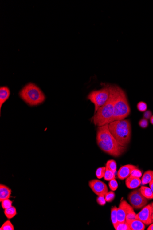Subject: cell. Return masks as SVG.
Here are the masks:
<instances>
[{"mask_svg":"<svg viewBox=\"0 0 153 230\" xmlns=\"http://www.w3.org/2000/svg\"><path fill=\"white\" fill-rule=\"evenodd\" d=\"M98 146L102 151L113 157L122 156L127 147L120 145L109 131L108 125L98 127L96 134Z\"/></svg>","mask_w":153,"mask_h":230,"instance_id":"1","label":"cell"},{"mask_svg":"<svg viewBox=\"0 0 153 230\" xmlns=\"http://www.w3.org/2000/svg\"><path fill=\"white\" fill-rule=\"evenodd\" d=\"M114 101L113 121L125 119L131 113L126 94L117 86L109 85Z\"/></svg>","mask_w":153,"mask_h":230,"instance_id":"2","label":"cell"},{"mask_svg":"<svg viewBox=\"0 0 153 230\" xmlns=\"http://www.w3.org/2000/svg\"><path fill=\"white\" fill-rule=\"evenodd\" d=\"M109 131L118 143L128 147L131 136V127L129 119L115 120L108 125Z\"/></svg>","mask_w":153,"mask_h":230,"instance_id":"3","label":"cell"},{"mask_svg":"<svg viewBox=\"0 0 153 230\" xmlns=\"http://www.w3.org/2000/svg\"><path fill=\"white\" fill-rule=\"evenodd\" d=\"M19 97L30 106L39 105L44 102L45 96L39 87L33 83H28L21 90Z\"/></svg>","mask_w":153,"mask_h":230,"instance_id":"4","label":"cell"},{"mask_svg":"<svg viewBox=\"0 0 153 230\" xmlns=\"http://www.w3.org/2000/svg\"><path fill=\"white\" fill-rule=\"evenodd\" d=\"M114 101L110 91L109 100L104 105L100 107L92 118L93 123L97 127L109 125L113 121Z\"/></svg>","mask_w":153,"mask_h":230,"instance_id":"5","label":"cell"},{"mask_svg":"<svg viewBox=\"0 0 153 230\" xmlns=\"http://www.w3.org/2000/svg\"><path fill=\"white\" fill-rule=\"evenodd\" d=\"M102 88L98 90H94L88 95V100H89L95 106V112L104 104L110 98V91L109 84L104 85Z\"/></svg>","mask_w":153,"mask_h":230,"instance_id":"6","label":"cell"},{"mask_svg":"<svg viewBox=\"0 0 153 230\" xmlns=\"http://www.w3.org/2000/svg\"><path fill=\"white\" fill-rule=\"evenodd\" d=\"M128 199L131 205L136 209L143 208L147 204L149 200L142 194L140 188L134 189L128 195Z\"/></svg>","mask_w":153,"mask_h":230,"instance_id":"7","label":"cell"},{"mask_svg":"<svg viewBox=\"0 0 153 230\" xmlns=\"http://www.w3.org/2000/svg\"><path fill=\"white\" fill-rule=\"evenodd\" d=\"M133 210V208L130 204L125 200L122 199L119 206L117 207V218L118 222L124 223L128 213Z\"/></svg>","mask_w":153,"mask_h":230,"instance_id":"8","label":"cell"},{"mask_svg":"<svg viewBox=\"0 0 153 230\" xmlns=\"http://www.w3.org/2000/svg\"><path fill=\"white\" fill-rule=\"evenodd\" d=\"M88 185L93 192L98 196H104L109 192L106 184L98 179L90 180Z\"/></svg>","mask_w":153,"mask_h":230,"instance_id":"9","label":"cell"},{"mask_svg":"<svg viewBox=\"0 0 153 230\" xmlns=\"http://www.w3.org/2000/svg\"><path fill=\"white\" fill-rule=\"evenodd\" d=\"M136 219L142 221L145 226H149L153 223L151 204H148L143 208L142 209L136 214Z\"/></svg>","mask_w":153,"mask_h":230,"instance_id":"10","label":"cell"},{"mask_svg":"<svg viewBox=\"0 0 153 230\" xmlns=\"http://www.w3.org/2000/svg\"><path fill=\"white\" fill-rule=\"evenodd\" d=\"M138 168V166L132 164H127L122 166L117 172V177L121 180L126 179L130 176L131 172L134 169Z\"/></svg>","mask_w":153,"mask_h":230,"instance_id":"11","label":"cell"},{"mask_svg":"<svg viewBox=\"0 0 153 230\" xmlns=\"http://www.w3.org/2000/svg\"><path fill=\"white\" fill-rule=\"evenodd\" d=\"M126 222L128 225L131 230H144L145 229V225L139 220L135 219L126 220Z\"/></svg>","mask_w":153,"mask_h":230,"instance_id":"12","label":"cell"},{"mask_svg":"<svg viewBox=\"0 0 153 230\" xmlns=\"http://www.w3.org/2000/svg\"><path fill=\"white\" fill-rule=\"evenodd\" d=\"M126 186L130 189H134L141 185V180L140 178L130 176L126 179Z\"/></svg>","mask_w":153,"mask_h":230,"instance_id":"13","label":"cell"},{"mask_svg":"<svg viewBox=\"0 0 153 230\" xmlns=\"http://www.w3.org/2000/svg\"><path fill=\"white\" fill-rule=\"evenodd\" d=\"M10 95V91L9 88L6 86L0 87V109L5 102L9 99Z\"/></svg>","mask_w":153,"mask_h":230,"instance_id":"14","label":"cell"},{"mask_svg":"<svg viewBox=\"0 0 153 230\" xmlns=\"http://www.w3.org/2000/svg\"><path fill=\"white\" fill-rule=\"evenodd\" d=\"M12 191L10 188L5 185H0V202L6 199H9L11 197Z\"/></svg>","mask_w":153,"mask_h":230,"instance_id":"15","label":"cell"},{"mask_svg":"<svg viewBox=\"0 0 153 230\" xmlns=\"http://www.w3.org/2000/svg\"><path fill=\"white\" fill-rule=\"evenodd\" d=\"M153 180V171L148 170L144 172L141 179V185L149 184Z\"/></svg>","mask_w":153,"mask_h":230,"instance_id":"16","label":"cell"},{"mask_svg":"<svg viewBox=\"0 0 153 230\" xmlns=\"http://www.w3.org/2000/svg\"><path fill=\"white\" fill-rule=\"evenodd\" d=\"M142 194L149 200H153V192L151 188L146 186H142L140 188Z\"/></svg>","mask_w":153,"mask_h":230,"instance_id":"17","label":"cell"},{"mask_svg":"<svg viewBox=\"0 0 153 230\" xmlns=\"http://www.w3.org/2000/svg\"><path fill=\"white\" fill-rule=\"evenodd\" d=\"M4 214L7 219H11L14 217L17 214L16 208L15 207L12 206L9 208L4 209Z\"/></svg>","mask_w":153,"mask_h":230,"instance_id":"18","label":"cell"},{"mask_svg":"<svg viewBox=\"0 0 153 230\" xmlns=\"http://www.w3.org/2000/svg\"><path fill=\"white\" fill-rule=\"evenodd\" d=\"M111 220H112V223L114 228L115 227L116 225L118 223V220L117 218V207L112 206L111 208Z\"/></svg>","mask_w":153,"mask_h":230,"instance_id":"19","label":"cell"},{"mask_svg":"<svg viewBox=\"0 0 153 230\" xmlns=\"http://www.w3.org/2000/svg\"><path fill=\"white\" fill-rule=\"evenodd\" d=\"M105 167L116 174L117 170V164L114 160H109L106 162Z\"/></svg>","mask_w":153,"mask_h":230,"instance_id":"20","label":"cell"},{"mask_svg":"<svg viewBox=\"0 0 153 230\" xmlns=\"http://www.w3.org/2000/svg\"><path fill=\"white\" fill-rule=\"evenodd\" d=\"M115 178V174L109 169L106 168L105 174H104V179L106 181H110L112 180Z\"/></svg>","mask_w":153,"mask_h":230,"instance_id":"21","label":"cell"},{"mask_svg":"<svg viewBox=\"0 0 153 230\" xmlns=\"http://www.w3.org/2000/svg\"><path fill=\"white\" fill-rule=\"evenodd\" d=\"M1 230H14V227L10 220L6 221L0 228Z\"/></svg>","mask_w":153,"mask_h":230,"instance_id":"22","label":"cell"},{"mask_svg":"<svg viewBox=\"0 0 153 230\" xmlns=\"http://www.w3.org/2000/svg\"><path fill=\"white\" fill-rule=\"evenodd\" d=\"M106 171V167H100L98 168L96 171V175L98 179L104 178Z\"/></svg>","mask_w":153,"mask_h":230,"instance_id":"23","label":"cell"},{"mask_svg":"<svg viewBox=\"0 0 153 230\" xmlns=\"http://www.w3.org/2000/svg\"><path fill=\"white\" fill-rule=\"evenodd\" d=\"M116 230H131L126 222L124 223L118 222L114 227Z\"/></svg>","mask_w":153,"mask_h":230,"instance_id":"24","label":"cell"},{"mask_svg":"<svg viewBox=\"0 0 153 230\" xmlns=\"http://www.w3.org/2000/svg\"><path fill=\"white\" fill-rule=\"evenodd\" d=\"M105 200L106 202H112L114 200L115 198V193L113 191L108 192L105 195H104Z\"/></svg>","mask_w":153,"mask_h":230,"instance_id":"25","label":"cell"},{"mask_svg":"<svg viewBox=\"0 0 153 230\" xmlns=\"http://www.w3.org/2000/svg\"><path fill=\"white\" fill-rule=\"evenodd\" d=\"M137 109L140 112H144L147 110L148 106L146 103L143 101L139 102L137 105Z\"/></svg>","mask_w":153,"mask_h":230,"instance_id":"26","label":"cell"},{"mask_svg":"<svg viewBox=\"0 0 153 230\" xmlns=\"http://www.w3.org/2000/svg\"><path fill=\"white\" fill-rule=\"evenodd\" d=\"M13 202L9 199H6L1 202V206L3 209H5L12 206Z\"/></svg>","mask_w":153,"mask_h":230,"instance_id":"27","label":"cell"},{"mask_svg":"<svg viewBox=\"0 0 153 230\" xmlns=\"http://www.w3.org/2000/svg\"><path fill=\"white\" fill-rule=\"evenodd\" d=\"M109 186L110 189L113 191H115L117 189L118 187V184L115 178L109 181Z\"/></svg>","mask_w":153,"mask_h":230,"instance_id":"28","label":"cell"},{"mask_svg":"<svg viewBox=\"0 0 153 230\" xmlns=\"http://www.w3.org/2000/svg\"><path fill=\"white\" fill-rule=\"evenodd\" d=\"M130 176L132 177H137V178H140L142 176V173L141 171L139 169V168L134 169L131 174Z\"/></svg>","mask_w":153,"mask_h":230,"instance_id":"29","label":"cell"},{"mask_svg":"<svg viewBox=\"0 0 153 230\" xmlns=\"http://www.w3.org/2000/svg\"><path fill=\"white\" fill-rule=\"evenodd\" d=\"M139 125L141 128L145 129V128L148 127L149 126V121L148 119L145 118H143L139 121Z\"/></svg>","mask_w":153,"mask_h":230,"instance_id":"30","label":"cell"},{"mask_svg":"<svg viewBox=\"0 0 153 230\" xmlns=\"http://www.w3.org/2000/svg\"><path fill=\"white\" fill-rule=\"evenodd\" d=\"M97 203L100 206H104L106 204V201L104 198V196H98L96 199Z\"/></svg>","mask_w":153,"mask_h":230,"instance_id":"31","label":"cell"},{"mask_svg":"<svg viewBox=\"0 0 153 230\" xmlns=\"http://www.w3.org/2000/svg\"><path fill=\"white\" fill-rule=\"evenodd\" d=\"M136 213L134 212V210H132V211H131L129 213H128V215H127L126 218V220L135 219H136Z\"/></svg>","mask_w":153,"mask_h":230,"instance_id":"32","label":"cell"},{"mask_svg":"<svg viewBox=\"0 0 153 230\" xmlns=\"http://www.w3.org/2000/svg\"><path fill=\"white\" fill-rule=\"evenodd\" d=\"M152 115V112L151 110H146L143 114V118L146 119L148 120L150 119Z\"/></svg>","mask_w":153,"mask_h":230,"instance_id":"33","label":"cell"},{"mask_svg":"<svg viewBox=\"0 0 153 230\" xmlns=\"http://www.w3.org/2000/svg\"><path fill=\"white\" fill-rule=\"evenodd\" d=\"M149 185H150V188H151L153 192V180L151 182L149 183Z\"/></svg>","mask_w":153,"mask_h":230,"instance_id":"34","label":"cell"},{"mask_svg":"<svg viewBox=\"0 0 153 230\" xmlns=\"http://www.w3.org/2000/svg\"><path fill=\"white\" fill-rule=\"evenodd\" d=\"M147 230H153V223H152L151 225H149V227H148Z\"/></svg>","mask_w":153,"mask_h":230,"instance_id":"35","label":"cell"},{"mask_svg":"<svg viewBox=\"0 0 153 230\" xmlns=\"http://www.w3.org/2000/svg\"><path fill=\"white\" fill-rule=\"evenodd\" d=\"M150 122H151V123L152 125H153V115L152 116L151 119H150Z\"/></svg>","mask_w":153,"mask_h":230,"instance_id":"36","label":"cell"},{"mask_svg":"<svg viewBox=\"0 0 153 230\" xmlns=\"http://www.w3.org/2000/svg\"><path fill=\"white\" fill-rule=\"evenodd\" d=\"M151 204L152 217V219L153 220V202Z\"/></svg>","mask_w":153,"mask_h":230,"instance_id":"37","label":"cell"}]
</instances>
